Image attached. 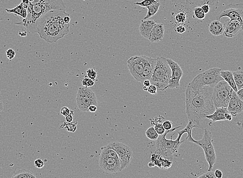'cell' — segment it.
<instances>
[{
    "label": "cell",
    "mask_w": 243,
    "mask_h": 178,
    "mask_svg": "<svg viewBox=\"0 0 243 178\" xmlns=\"http://www.w3.org/2000/svg\"><path fill=\"white\" fill-rule=\"evenodd\" d=\"M22 3H23V4L29 5L30 2L29 0H22Z\"/></svg>",
    "instance_id": "cell-53"
},
{
    "label": "cell",
    "mask_w": 243,
    "mask_h": 178,
    "mask_svg": "<svg viewBox=\"0 0 243 178\" xmlns=\"http://www.w3.org/2000/svg\"><path fill=\"white\" fill-rule=\"evenodd\" d=\"M6 53L7 58L9 60H11L12 59H14L15 57V55H16V53L14 52V50L11 49L7 50H6Z\"/></svg>",
    "instance_id": "cell-39"
},
{
    "label": "cell",
    "mask_w": 243,
    "mask_h": 178,
    "mask_svg": "<svg viewBox=\"0 0 243 178\" xmlns=\"http://www.w3.org/2000/svg\"><path fill=\"white\" fill-rule=\"evenodd\" d=\"M0 93H1V91H0Z\"/></svg>",
    "instance_id": "cell-57"
},
{
    "label": "cell",
    "mask_w": 243,
    "mask_h": 178,
    "mask_svg": "<svg viewBox=\"0 0 243 178\" xmlns=\"http://www.w3.org/2000/svg\"><path fill=\"white\" fill-rule=\"evenodd\" d=\"M208 29L213 36H220L223 33V24L219 21L216 20L210 23Z\"/></svg>",
    "instance_id": "cell-22"
},
{
    "label": "cell",
    "mask_w": 243,
    "mask_h": 178,
    "mask_svg": "<svg viewBox=\"0 0 243 178\" xmlns=\"http://www.w3.org/2000/svg\"><path fill=\"white\" fill-rule=\"evenodd\" d=\"M144 56V69L143 72V81L148 79L150 80L154 70L155 69L156 63V58H153L151 57Z\"/></svg>",
    "instance_id": "cell-17"
},
{
    "label": "cell",
    "mask_w": 243,
    "mask_h": 178,
    "mask_svg": "<svg viewBox=\"0 0 243 178\" xmlns=\"http://www.w3.org/2000/svg\"><path fill=\"white\" fill-rule=\"evenodd\" d=\"M219 0H186V8L187 10H192L196 7L208 4L216 9Z\"/></svg>",
    "instance_id": "cell-18"
},
{
    "label": "cell",
    "mask_w": 243,
    "mask_h": 178,
    "mask_svg": "<svg viewBox=\"0 0 243 178\" xmlns=\"http://www.w3.org/2000/svg\"><path fill=\"white\" fill-rule=\"evenodd\" d=\"M157 90V89L156 86H155L154 85L151 84L150 86L148 87V90L147 92H149L150 94H156Z\"/></svg>",
    "instance_id": "cell-43"
},
{
    "label": "cell",
    "mask_w": 243,
    "mask_h": 178,
    "mask_svg": "<svg viewBox=\"0 0 243 178\" xmlns=\"http://www.w3.org/2000/svg\"><path fill=\"white\" fill-rule=\"evenodd\" d=\"M227 109L232 116L236 117L239 114H240L243 111V102L239 98L233 89L232 90L231 94L230 96Z\"/></svg>",
    "instance_id": "cell-16"
},
{
    "label": "cell",
    "mask_w": 243,
    "mask_h": 178,
    "mask_svg": "<svg viewBox=\"0 0 243 178\" xmlns=\"http://www.w3.org/2000/svg\"><path fill=\"white\" fill-rule=\"evenodd\" d=\"M99 165L104 171L109 173H114L120 171L121 161L119 159L110 158L100 154Z\"/></svg>",
    "instance_id": "cell-14"
},
{
    "label": "cell",
    "mask_w": 243,
    "mask_h": 178,
    "mask_svg": "<svg viewBox=\"0 0 243 178\" xmlns=\"http://www.w3.org/2000/svg\"><path fill=\"white\" fill-rule=\"evenodd\" d=\"M34 164L36 167L37 168H42L44 166V162L41 159H37L34 161Z\"/></svg>",
    "instance_id": "cell-42"
},
{
    "label": "cell",
    "mask_w": 243,
    "mask_h": 178,
    "mask_svg": "<svg viewBox=\"0 0 243 178\" xmlns=\"http://www.w3.org/2000/svg\"><path fill=\"white\" fill-rule=\"evenodd\" d=\"M76 102L80 110L88 112V108L91 105L97 106L95 94L91 89L87 87H80L76 96Z\"/></svg>",
    "instance_id": "cell-9"
},
{
    "label": "cell",
    "mask_w": 243,
    "mask_h": 178,
    "mask_svg": "<svg viewBox=\"0 0 243 178\" xmlns=\"http://www.w3.org/2000/svg\"><path fill=\"white\" fill-rule=\"evenodd\" d=\"M165 28L162 23L156 24L152 29L150 37V41L151 42H159L161 41L164 38Z\"/></svg>",
    "instance_id": "cell-19"
},
{
    "label": "cell",
    "mask_w": 243,
    "mask_h": 178,
    "mask_svg": "<svg viewBox=\"0 0 243 178\" xmlns=\"http://www.w3.org/2000/svg\"><path fill=\"white\" fill-rule=\"evenodd\" d=\"M127 67L130 74L136 81H143V72L144 63V56H134L129 58L127 60Z\"/></svg>",
    "instance_id": "cell-11"
},
{
    "label": "cell",
    "mask_w": 243,
    "mask_h": 178,
    "mask_svg": "<svg viewBox=\"0 0 243 178\" xmlns=\"http://www.w3.org/2000/svg\"><path fill=\"white\" fill-rule=\"evenodd\" d=\"M145 135L146 137L152 141H156L159 135L158 134L154 127H150L148 128L145 131Z\"/></svg>",
    "instance_id": "cell-31"
},
{
    "label": "cell",
    "mask_w": 243,
    "mask_h": 178,
    "mask_svg": "<svg viewBox=\"0 0 243 178\" xmlns=\"http://www.w3.org/2000/svg\"><path fill=\"white\" fill-rule=\"evenodd\" d=\"M87 75L89 78L95 81L97 77V73L94 69H89L87 71Z\"/></svg>",
    "instance_id": "cell-37"
},
{
    "label": "cell",
    "mask_w": 243,
    "mask_h": 178,
    "mask_svg": "<svg viewBox=\"0 0 243 178\" xmlns=\"http://www.w3.org/2000/svg\"><path fill=\"white\" fill-rule=\"evenodd\" d=\"M97 109V106L95 105H91L88 108V112H92V113L96 112Z\"/></svg>",
    "instance_id": "cell-49"
},
{
    "label": "cell",
    "mask_w": 243,
    "mask_h": 178,
    "mask_svg": "<svg viewBox=\"0 0 243 178\" xmlns=\"http://www.w3.org/2000/svg\"><path fill=\"white\" fill-rule=\"evenodd\" d=\"M71 110L70 109V108H68L67 107H63L61 108V110H60V113L65 117L69 115L71 113Z\"/></svg>",
    "instance_id": "cell-40"
},
{
    "label": "cell",
    "mask_w": 243,
    "mask_h": 178,
    "mask_svg": "<svg viewBox=\"0 0 243 178\" xmlns=\"http://www.w3.org/2000/svg\"><path fill=\"white\" fill-rule=\"evenodd\" d=\"M236 94L239 97V98L243 102V88L237 91V92H236Z\"/></svg>",
    "instance_id": "cell-48"
},
{
    "label": "cell",
    "mask_w": 243,
    "mask_h": 178,
    "mask_svg": "<svg viewBox=\"0 0 243 178\" xmlns=\"http://www.w3.org/2000/svg\"><path fill=\"white\" fill-rule=\"evenodd\" d=\"M213 142L211 132L207 129H204V134L202 139L197 141L193 139L191 141V142L201 147L203 150L206 161H207L208 164L207 171H212L213 170V167L217 159Z\"/></svg>",
    "instance_id": "cell-7"
},
{
    "label": "cell",
    "mask_w": 243,
    "mask_h": 178,
    "mask_svg": "<svg viewBox=\"0 0 243 178\" xmlns=\"http://www.w3.org/2000/svg\"><path fill=\"white\" fill-rule=\"evenodd\" d=\"M64 21L65 23L69 24L70 21H71V18H70V16H65L64 18Z\"/></svg>",
    "instance_id": "cell-51"
},
{
    "label": "cell",
    "mask_w": 243,
    "mask_h": 178,
    "mask_svg": "<svg viewBox=\"0 0 243 178\" xmlns=\"http://www.w3.org/2000/svg\"><path fill=\"white\" fill-rule=\"evenodd\" d=\"M106 146L114 150L117 154L121 161L120 171L127 168L130 164L133 157V152L130 147L119 142L110 143Z\"/></svg>",
    "instance_id": "cell-10"
},
{
    "label": "cell",
    "mask_w": 243,
    "mask_h": 178,
    "mask_svg": "<svg viewBox=\"0 0 243 178\" xmlns=\"http://www.w3.org/2000/svg\"><path fill=\"white\" fill-rule=\"evenodd\" d=\"M11 178H37L36 175L29 170L21 169L18 170Z\"/></svg>",
    "instance_id": "cell-26"
},
{
    "label": "cell",
    "mask_w": 243,
    "mask_h": 178,
    "mask_svg": "<svg viewBox=\"0 0 243 178\" xmlns=\"http://www.w3.org/2000/svg\"><path fill=\"white\" fill-rule=\"evenodd\" d=\"M159 1L158 0H144L142 2H138L134 3V5H138L141 7H146L150 6L151 5L157 3Z\"/></svg>",
    "instance_id": "cell-34"
},
{
    "label": "cell",
    "mask_w": 243,
    "mask_h": 178,
    "mask_svg": "<svg viewBox=\"0 0 243 178\" xmlns=\"http://www.w3.org/2000/svg\"><path fill=\"white\" fill-rule=\"evenodd\" d=\"M70 16L65 10H51L43 14L38 21L37 33L49 43H55L68 34L70 24L65 23V16Z\"/></svg>",
    "instance_id": "cell-2"
},
{
    "label": "cell",
    "mask_w": 243,
    "mask_h": 178,
    "mask_svg": "<svg viewBox=\"0 0 243 178\" xmlns=\"http://www.w3.org/2000/svg\"><path fill=\"white\" fill-rule=\"evenodd\" d=\"M233 77L237 90H240L243 88V71H235L233 72Z\"/></svg>",
    "instance_id": "cell-29"
},
{
    "label": "cell",
    "mask_w": 243,
    "mask_h": 178,
    "mask_svg": "<svg viewBox=\"0 0 243 178\" xmlns=\"http://www.w3.org/2000/svg\"><path fill=\"white\" fill-rule=\"evenodd\" d=\"M213 88L203 86L197 90L187 85L186 89V112L188 121L198 128H203L207 120L206 115H211L216 108L212 100Z\"/></svg>",
    "instance_id": "cell-1"
},
{
    "label": "cell",
    "mask_w": 243,
    "mask_h": 178,
    "mask_svg": "<svg viewBox=\"0 0 243 178\" xmlns=\"http://www.w3.org/2000/svg\"><path fill=\"white\" fill-rule=\"evenodd\" d=\"M156 59L155 69L150 81V84L156 86L157 90L164 91L169 85L172 72L166 58L160 57Z\"/></svg>",
    "instance_id": "cell-5"
},
{
    "label": "cell",
    "mask_w": 243,
    "mask_h": 178,
    "mask_svg": "<svg viewBox=\"0 0 243 178\" xmlns=\"http://www.w3.org/2000/svg\"><path fill=\"white\" fill-rule=\"evenodd\" d=\"M78 121H73L72 122L68 123L66 122L62 123H60L59 127V129H65L68 132H75L77 130V125Z\"/></svg>",
    "instance_id": "cell-27"
},
{
    "label": "cell",
    "mask_w": 243,
    "mask_h": 178,
    "mask_svg": "<svg viewBox=\"0 0 243 178\" xmlns=\"http://www.w3.org/2000/svg\"><path fill=\"white\" fill-rule=\"evenodd\" d=\"M220 76L224 79V81L229 84L232 89L237 92V87L235 83V79L233 77V72L230 71H220Z\"/></svg>",
    "instance_id": "cell-24"
},
{
    "label": "cell",
    "mask_w": 243,
    "mask_h": 178,
    "mask_svg": "<svg viewBox=\"0 0 243 178\" xmlns=\"http://www.w3.org/2000/svg\"><path fill=\"white\" fill-rule=\"evenodd\" d=\"M229 112L227 108L224 107L216 108L215 112L211 115H206V118L207 119L211 120L213 123L218 121H226V114Z\"/></svg>",
    "instance_id": "cell-21"
},
{
    "label": "cell",
    "mask_w": 243,
    "mask_h": 178,
    "mask_svg": "<svg viewBox=\"0 0 243 178\" xmlns=\"http://www.w3.org/2000/svg\"><path fill=\"white\" fill-rule=\"evenodd\" d=\"M81 83L84 87H87V88H89L91 86H93L95 84L94 81L89 78L87 76H86V77L83 78L82 79Z\"/></svg>",
    "instance_id": "cell-36"
},
{
    "label": "cell",
    "mask_w": 243,
    "mask_h": 178,
    "mask_svg": "<svg viewBox=\"0 0 243 178\" xmlns=\"http://www.w3.org/2000/svg\"><path fill=\"white\" fill-rule=\"evenodd\" d=\"M160 6H161V3L160 2L158 1L157 3H155L154 4L151 5L150 6L145 7L148 9V11L146 16L143 19L146 20L147 19H149L150 18L152 17L155 15L158 11Z\"/></svg>",
    "instance_id": "cell-28"
},
{
    "label": "cell",
    "mask_w": 243,
    "mask_h": 178,
    "mask_svg": "<svg viewBox=\"0 0 243 178\" xmlns=\"http://www.w3.org/2000/svg\"><path fill=\"white\" fill-rule=\"evenodd\" d=\"M228 17L231 20L237 21L243 26V3L230 4L217 15V20Z\"/></svg>",
    "instance_id": "cell-12"
},
{
    "label": "cell",
    "mask_w": 243,
    "mask_h": 178,
    "mask_svg": "<svg viewBox=\"0 0 243 178\" xmlns=\"http://www.w3.org/2000/svg\"><path fill=\"white\" fill-rule=\"evenodd\" d=\"M100 149L101 150V155L115 159H119L116 152L112 148H109L107 146L101 147Z\"/></svg>",
    "instance_id": "cell-30"
},
{
    "label": "cell",
    "mask_w": 243,
    "mask_h": 178,
    "mask_svg": "<svg viewBox=\"0 0 243 178\" xmlns=\"http://www.w3.org/2000/svg\"><path fill=\"white\" fill-rule=\"evenodd\" d=\"M197 178H217L215 175L214 172L212 171H207L204 174L201 175Z\"/></svg>",
    "instance_id": "cell-38"
},
{
    "label": "cell",
    "mask_w": 243,
    "mask_h": 178,
    "mask_svg": "<svg viewBox=\"0 0 243 178\" xmlns=\"http://www.w3.org/2000/svg\"><path fill=\"white\" fill-rule=\"evenodd\" d=\"M156 23L153 20L142 21L139 26V29L141 35L145 39H149L152 29Z\"/></svg>",
    "instance_id": "cell-20"
},
{
    "label": "cell",
    "mask_w": 243,
    "mask_h": 178,
    "mask_svg": "<svg viewBox=\"0 0 243 178\" xmlns=\"http://www.w3.org/2000/svg\"><path fill=\"white\" fill-rule=\"evenodd\" d=\"M5 10L8 13H13L20 16L23 19H25L28 15L27 9L23 7V3H21L19 5L13 9H5Z\"/></svg>",
    "instance_id": "cell-25"
},
{
    "label": "cell",
    "mask_w": 243,
    "mask_h": 178,
    "mask_svg": "<svg viewBox=\"0 0 243 178\" xmlns=\"http://www.w3.org/2000/svg\"><path fill=\"white\" fill-rule=\"evenodd\" d=\"M3 109H4V106H3V102L1 101H0V112H2Z\"/></svg>",
    "instance_id": "cell-52"
},
{
    "label": "cell",
    "mask_w": 243,
    "mask_h": 178,
    "mask_svg": "<svg viewBox=\"0 0 243 178\" xmlns=\"http://www.w3.org/2000/svg\"><path fill=\"white\" fill-rule=\"evenodd\" d=\"M165 118L159 115V117L157 118H152L149 119L152 126L154 127L155 130L156 131L158 134L159 135H161L164 134L166 132L165 128H164L162 122V120Z\"/></svg>",
    "instance_id": "cell-23"
},
{
    "label": "cell",
    "mask_w": 243,
    "mask_h": 178,
    "mask_svg": "<svg viewBox=\"0 0 243 178\" xmlns=\"http://www.w3.org/2000/svg\"><path fill=\"white\" fill-rule=\"evenodd\" d=\"M83 1H86V0H83Z\"/></svg>",
    "instance_id": "cell-56"
},
{
    "label": "cell",
    "mask_w": 243,
    "mask_h": 178,
    "mask_svg": "<svg viewBox=\"0 0 243 178\" xmlns=\"http://www.w3.org/2000/svg\"><path fill=\"white\" fill-rule=\"evenodd\" d=\"M167 61L170 67L171 70V78L170 79L169 83L167 89H178L179 88L180 84L179 81L183 75V72L181 66L177 62L174 61L172 59H167Z\"/></svg>",
    "instance_id": "cell-13"
},
{
    "label": "cell",
    "mask_w": 243,
    "mask_h": 178,
    "mask_svg": "<svg viewBox=\"0 0 243 178\" xmlns=\"http://www.w3.org/2000/svg\"><path fill=\"white\" fill-rule=\"evenodd\" d=\"M182 126L175 127L170 130L166 131L165 134L161 135H159L156 142V149L154 152V154L168 160L172 162L173 154L177 153L178 151L180 145L184 142V140L181 141V137L184 134H186L185 130L184 129L179 131L178 132V136L177 139L173 140L172 139L174 134H173L171 137V139H167L166 135L169 132H172L175 130L178 129L182 127Z\"/></svg>",
    "instance_id": "cell-4"
},
{
    "label": "cell",
    "mask_w": 243,
    "mask_h": 178,
    "mask_svg": "<svg viewBox=\"0 0 243 178\" xmlns=\"http://www.w3.org/2000/svg\"><path fill=\"white\" fill-rule=\"evenodd\" d=\"M195 127H196L193 124V123L189 121L185 128H184L186 130V134H187V136L186 138V141L191 142V140L194 139L191 135V132H192V129Z\"/></svg>",
    "instance_id": "cell-32"
},
{
    "label": "cell",
    "mask_w": 243,
    "mask_h": 178,
    "mask_svg": "<svg viewBox=\"0 0 243 178\" xmlns=\"http://www.w3.org/2000/svg\"><path fill=\"white\" fill-rule=\"evenodd\" d=\"M232 90L231 87L224 81L219 82L213 88L212 100L215 108H227Z\"/></svg>",
    "instance_id": "cell-8"
},
{
    "label": "cell",
    "mask_w": 243,
    "mask_h": 178,
    "mask_svg": "<svg viewBox=\"0 0 243 178\" xmlns=\"http://www.w3.org/2000/svg\"><path fill=\"white\" fill-rule=\"evenodd\" d=\"M74 111L71 110V113H70L69 115H67V117H65V120H66V122L68 123L72 122L74 121Z\"/></svg>",
    "instance_id": "cell-44"
},
{
    "label": "cell",
    "mask_w": 243,
    "mask_h": 178,
    "mask_svg": "<svg viewBox=\"0 0 243 178\" xmlns=\"http://www.w3.org/2000/svg\"><path fill=\"white\" fill-rule=\"evenodd\" d=\"M219 68H214L199 74L188 85L194 90H197L203 86H208L214 88L219 82L224 81L220 76Z\"/></svg>",
    "instance_id": "cell-6"
},
{
    "label": "cell",
    "mask_w": 243,
    "mask_h": 178,
    "mask_svg": "<svg viewBox=\"0 0 243 178\" xmlns=\"http://www.w3.org/2000/svg\"><path fill=\"white\" fill-rule=\"evenodd\" d=\"M176 31H177V33L179 34L184 33L186 32V29L183 25H179L176 29Z\"/></svg>",
    "instance_id": "cell-46"
},
{
    "label": "cell",
    "mask_w": 243,
    "mask_h": 178,
    "mask_svg": "<svg viewBox=\"0 0 243 178\" xmlns=\"http://www.w3.org/2000/svg\"><path fill=\"white\" fill-rule=\"evenodd\" d=\"M162 125L164 126V128H165V130H170L172 129V122L171 121H165L163 123H162Z\"/></svg>",
    "instance_id": "cell-41"
},
{
    "label": "cell",
    "mask_w": 243,
    "mask_h": 178,
    "mask_svg": "<svg viewBox=\"0 0 243 178\" xmlns=\"http://www.w3.org/2000/svg\"><path fill=\"white\" fill-rule=\"evenodd\" d=\"M65 9L64 0H33L29 3L26 18L16 24L24 26L30 32L35 33H37L38 21L43 14L51 10L65 11Z\"/></svg>",
    "instance_id": "cell-3"
},
{
    "label": "cell",
    "mask_w": 243,
    "mask_h": 178,
    "mask_svg": "<svg viewBox=\"0 0 243 178\" xmlns=\"http://www.w3.org/2000/svg\"><path fill=\"white\" fill-rule=\"evenodd\" d=\"M143 83L144 86H147V87H149V86H150L151 85V84H150V80H148V79H146V80L143 81Z\"/></svg>",
    "instance_id": "cell-50"
},
{
    "label": "cell",
    "mask_w": 243,
    "mask_h": 178,
    "mask_svg": "<svg viewBox=\"0 0 243 178\" xmlns=\"http://www.w3.org/2000/svg\"><path fill=\"white\" fill-rule=\"evenodd\" d=\"M243 30V26L237 21L228 20L223 24V35L228 38L236 37Z\"/></svg>",
    "instance_id": "cell-15"
},
{
    "label": "cell",
    "mask_w": 243,
    "mask_h": 178,
    "mask_svg": "<svg viewBox=\"0 0 243 178\" xmlns=\"http://www.w3.org/2000/svg\"><path fill=\"white\" fill-rule=\"evenodd\" d=\"M175 19L178 24H184L186 20V16L184 13L181 12L176 15Z\"/></svg>",
    "instance_id": "cell-35"
},
{
    "label": "cell",
    "mask_w": 243,
    "mask_h": 178,
    "mask_svg": "<svg viewBox=\"0 0 243 178\" xmlns=\"http://www.w3.org/2000/svg\"><path fill=\"white\" fill-rule=\"evenodd\" d=\"M21 37H25L26 36V32H20L19 34Z\"/></svg>",
    "instance_id": "cell-54"
},
{
    "label": "cell",
    "mask_w": 243,
    "mask_h": 178,
    "mask_svg": "<svg viewBox=\"0 0 243 178\" xmlns=\"http://www.w3.org/2000/svg\"><path fill=\"white\" fill-rule=\"evenodd\" d=\"M194 14L195 15V17L199 20H204L206 17V14L203 11L201 7H197L193 9Z\"/></svg>",
    "instance_id": "cell-33"
},
{
    "label": "cell",
    "mask_w": 243,
    "mask_h": 178,
    "mask_svg": "<svg viewBox=\"0 0 243 178\" xmlns=\"http://www.w3.org/2000/svg\"><path fill=\"white\" fill-rule=\"evenodd\" d=\"M142 89H143V90L145 91H148V87H147V86H143Z\"/></svg>",
    "instance_id": "cell-55"
},
{
    "label": "cell",
    "mask_w": 243,
    "mask_h": 178,
    "mask_svg": "<svg viewBox=\"0 0 243 178\" xmlns=\"http://www.w3.org/2000/svg\"><path fill=\"white\" fill-rule=\"evenodd\" d=\"M201 8L202 9L203 11L204 12L205 14H207L211 10V6L208 4H205L201 6Z\"/></svg>",
    "instance_id": "cell-45"
},
{
    "label": "cell",
    "mask_w": 243,
    "mask_h": 178,
    "mask_svg": "<svg viewBox=\"0 0 243 178\" xmlns=\"http://www.w3.org/2000/svg\"><path fill=\"white\" fill-rule=\"evenodd\" d=\"M214 174L215 177L217 178H222L223 177V172L220 170H216Z\"/></svg>",
    "instance_id": "cell-47"
}]
</instances>
